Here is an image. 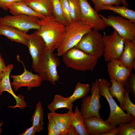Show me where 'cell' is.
Masks as SVG:
<instances>
[{
  "mask_svg": "<svg viewBox=\"0 0 135 135\" xmlns=\"http://www.w3.org/2000/svg\"><path fill=\"white\" fill-rule=\"evenodd\" d=\"M24 0H0V8L5 11L8 10V5L13 3L22 1Z\"/></svg>",
  "mask_w": 135,
  "mask_h": 135,
  "instance_id": "cell-36",
  "label": "cell"
},
{
  "mask_svg": "<svg viewBox=\"0 0 135 135\" xmlns=\"http://www.w3.org/2000/svg\"><path fill=\"white\" fill-rule=\"evenodd\" d=\"M70 124L75 128L79 135H88L85 128L84 120L78 106L75 108Z\"/></svg>",
  "mask_w": 135,
  "mask_h": 135,
  "instance_id": "cell-25",
  "label": "cell"
},
{
  "mask_svg": "<svg viewBox=\"0 0 135 135\" xmlns=\"http://www.w3.org/2000/svg\"><path fill=\"white\" fill-rule=\"evenodd\" d=\"M103 39V55L105 61L108 62L118 59L123 50L125 40L114 30L110 34L104 35Z\"/></svg>",
  "mask_w": 135,
  "mask_h": 135,
  "instance_id": "cell-10",
  "label": "cell"
},
{
  "mask_svg": "<svg viewBox=\"0 0 135 135\" xmlns=\"http://www.w3.org/2000/svg\"><path fill=\"white\" fill-rule=\"evenodd\" d=\"M130 91L127 89H126L124 93L125 98V103L124 106L122 108L124 111H126L127 114L132 115L135 117V104L131 101L129 94Z\"/></svg>",
  "mask_w": 135,
  "mask_h": 135,
  "instance_id": "cell-31",
  "label": "cell"
},
{
  "mask_svg": "<svg viewBox=\"0 0 135 135\" xmlns=\"http://www.w3.org/2000/svg\"><path fill=\"white\" fill-rule=\"evenodd\" d=\"M27 46L32 58V68L34 70L46 49V46L42 38L34 32L28 34Z\"/></svg>",
  "mask_w": 135,
  "mask_h": 135,
  "instance_id": "cell-13",
  "label": "cell"
},
{
  "mask_svg": "<svg viewBox=\"0 0 135 135\" xmlns=\"http://www.w3.org/2000/svg\"><path fill=\"white\" fill-rule=\"evenodd\" d=\"M38 24L40 28L34 32L42 38L46 48L54 52L57 48L64 36L66 26L53 14L40 19Z\"/></svg>",
  "mask_w": 135,
  "mask_h": 135,
  "instance_id": "cell-1",
  "label": "cell"
},
{
  "mask_svg": "<svg viewBox=\"0 0 135 135\" xmlns=\"http://www.w3.org/2000/svg\"><path fill=\"white\" fill-rule=\"evenodd\" d=\"M119 128L118 126L114 130L106 133L102 134L101 135H116L118 132Z\"/></svg>",
  "mask_w": 135,
  "mask_h": 135,
  "instance_id": "cell-40",
  "label": "cell"
},
{
  "mask_svg": "<svg viewBox=\"0 0 135 135\" xmlns=\"http://www.w3.org/2000/svg\"><path fill=\"white\" fill-rule=\"evenodd\" d=\"M60 64L56 54L46 48L38 66L34 70L43 80L49 81L54 85L60 78L57 70Z\"/></svg>",
  "mask_w": 135,
  "mask_h": 135,
  "instance_id": "cell-5",
  "label": "cell"
},
{
  "mask_svg": "<svg viewBox=\"0 0 135 135\" xmlns=\"http://www.w3.org/2000/svg\"><path fill=\"white\" fill-rule=\"evenodd\" d=\"M52 6L53 15L59 22L66 26L67 23L63 15L60 0H51Z\"/></svg>",
  "mask_w": 135,
  "mask_h": 135,
  "instance_id": "cell-30",
  "label": "cell"
},
{
  "mask_svg": "<svg viewBox=\"0 0 135 135\" xmlns=\"http://www.w3.org/2000/svg\"><path fill=\"white\" fill-rule=\"evenodd\" d=\"M6 66L0 53V72H3L6 68Z\"/></svg>",
  "mask_w": 135,
  "mask_h": 135,
  "instance_id": "cell-39",
  "label": "cell"
},
{
  "mask_svg": "<svg viewBox=\"0 0 135 135\" xmlns=\"http://www.w3.org/2000/svg\"><path fill=\"white\" fill-rule=\"evenodd\" d=\"M101 10H111L118 15L135 23V11L128 8L124 5L120 6L119 5H106L102 6Z\"/></svg>",
  "mask_w": 135,
  "mask_h": 135,
  "instance_id": "cell-23",
  "label": "cell"
},
{
  "mask_svg": "<svg viewBox=\"0 0 135 135\" xmlns=\"http://www.w3.org/2000/svg\"><path fill=\"white\" fill-rule=\"evenodd\" d=\"M74 112L72 109L69 110L66 113L60 114L55 112L48 114L52 118L54 121L62 130L63 135H66L68 130L71 124L70 121Z\"/></svg>",
  "mask_w": 135,
  "mask_h": 135,
  "instance_id": "cell-21",
  "label": "cell"
},
{
  "mask_svg": "<svg viewBox=\"0 0 135 135\" xmlns=\"http://www.w3.org/2000/svg\"><path fill=\"white\" fill-rule=\"evenodd\" d=\"M90 90V85L80 82L76 85L72 94L67 97L69 101L72 103L77 99L83 98L88 94Z\"/></svg>",
  "mask_w": 135,
  "mask_h": 135,
  "instance_id": "cell-27",
  "label": "cell"
},
{
  "mask_svg": "<svg viewBox=\"0 0 135 135\" xmlns=\"http://www.w3.org/2000/svg\"><path fill=\"white\" fill-rule=\"evenodd\" d=\"M99 15L106 26L112 27L125 40L135 39V23L119 15H110L106 17Z\"/></svg>",
  "mask_w": 135,
  "mask_h": 135,
  "instance_id": "cell-8",
  "label": "cell"
},
{
  "mask_svg": "<svg viewBox=\"0 0 135 135\" xmlns=\"http://www.w3.org/2000/svg\"><path fill=\"white\" fill-rule=\"evenodd\" d=\"M110 79L111 84L108 87V90L110 95L112 97L116 98L120 104V107L122 108L125 103L124 93L126 90L124 86L118 82L115 79Z\"/></svg>",
  "mask_w": 135,
  "mask_h": 135,
  "instance_id": "cell-22",
  "label": "cell"
},
{
  "mask_svg": "<svg viewBox=\"0 0 135 135\" xmlns=\"http://www.w3.org/2000/svg\"><path fill=\"white\" fill-rule=\"evenodd\" d=\"M135 39L132 41L125 40L123 50L118 58L127 68L132 71L135 62Z\"/></svg>",
  "mask_w": 135,
  "mask_h": 135,
  "instance_id": "cell-18",
  "label": "cell"
},
{
  "mask_svg": "<svg viewBox=\"0 0 135 135\" xmlns=\"http://www.w3.org/2000/svg\"><path fill=\"white\" fill-rule=\"evenodd\" d=\"M126 89L128 90L130 95L135 101V74L131 73L128 77L125 86Z\"/></svg>",
  "mask_w": 135,
  "mask_h": 135,
  "instance_id": "cell-34",
  "label": "cell"
},
{
  "mask_svg": "<svg viewBox=\"0 0 135 135\" xmlns=\"http://www.w3.org/2000/svg\"><path fill=\"white\" fill-rule=\"evenodd\" d=\"M122 2V4L123 5L125 6L126 7H128L129 6V4L126 0H121Z\"/></svg>",
  "mask_w": 135,
  "mask_h": 135,
  "instance_id": "cell-41",
  "label": "cell"
},
{
  "mask_svg": "<svg viewBox=\"0 0 135 135\" xmlns=\"http://www.w3.org/2000/svg\"><path fill=\"white\" fill-rule=\"evenodd\" d=\"M13 67L12 64H8L2 72V78L0 82V96L2 95L4 92L7 91L13 96L16 102L15 106H10L9 107L12 108L18 107L22 110L27 106L26 102L24 101V98L23 96L19 94L17 96L14 93L10 82L9 76Z\"/></svg>",
  "mask_w": 135,
  "mask_h": 135,
  "instance_id": "cell-14",
  "label": "cell"
},
{
  "mask_svg": "<svg viewBox=\"0 0 135 135\" xmlns=\"http://www.w3.org/2000/svg\"><path fill=\"white\" fill-rule=\"evenodd\" d=\"M3 123L2 122H0V135L2 133V130L1 128V126L2 125Z\"/></svg>",
  "mask_w": 135,
  "mask_h": 135,
  "instance_id": "cell-42",
  "label": "cell"
},
{
  "mask_svg": "<svg viewBox=\"0 0 135 135\" xmlns=\"http://www.w3.org/2000/svg\"><path fill=\"white\" fill-rule=\"evenodd\" d=\"M24 1L35 12L43 16L53 14L51 0H24Z\"/></svg>",
  "mask_w": 135,
  "mask_h": 135,
  "instance_id": "cell-19",
  "label": "cell"
},
{
  "mask_svg": "<svg viewBox=\"0 0 135 135\" xmlns=\"http://www.w3.org/2000/svg\"><path fill=\"white\" fill-rule=\"evenodd\" d=\"M0 35L6 36L12 41L27 46L28 34L27 32L12 26L0 24Z\"/></svg>",
  "mask_w": 135,
  "mask_h": 135,
  "instance_id": "cell-17",
  "label": "cell"
},
{
  "mask_svg": "<svg viewBox=\"0 0 135 135\" xmlns=\"http://www.w3.org/2000/svg\"><path fill=\"white\" fill-rule=\"evenodd\" d=\"M100 94L107 101L110 108L109 116L105 121L108 124L116 127L120 124L128 123L135 120V117L124 112L110 95L108 87L111 83L104 78L99 79Z\"/></svg>",
  "mask_w": 135,
  "mask_h": 135,
  "instance_id": "cell-2",
  "label": "cell"
},
{
  "mask_svg": "<svg viewBox=\"0 0 135 135\" xmlns=\"http://www.w3.org/2000/svg\"><path fill=\"white\" fill-rule=\"evenodd\" d=\"M40 19L36 16L25 14L7 15L0 17V24L12 26L27 33L30 30L39 29Z\"/></svg>",
  "mask_w": 135,
  "mask_h": 135,
  "instance_id": "cell-9",
  "label": "cell"
},
{
  "mask_svg": "<svg viewBox=\"0 0 135 135\" xmlns=\"http://www.w3.org/2000/svg\"><path fill=\"white\" fill-rule=\"evenodd\" d=\"M84 122L88 135H101L110 131L116 127L107 124L101 118L95 116L84 120Z\"/></svg>",
  "mask_w": 135,
  "mask_h": 135,
  "instance_id": "cell-15",
  "label": "cell"
},
{
  "mask_svg": "<svg viewBox=\"0 0 135 135\" xmlns=\"http://www.w3.org/2000/svg\"><path fill=\"white\" fill-rule=\"evenodd\" d=\"M62 10L64 18L67 24L72 22L68 0H60Z\"/></svg>",
  "mask_w": 135,
  "mask_h": 135,
  "instance_id": "cell-35",
  "label": "cell"
},
{
  "mask_svg": "<svg viewBox=\"0 0 135 135\" xmlns=\"http://www.w3.org/2000/svg\"><path fill=\"white\" fill-rule=\"evenodd\" d=\"M66 66L81 71L92 70L96 66L98 59L74 47L67 50L62 55Z\"/></svg>",
  "mask_w": 135,
  "mask_h": 135,
  "instance_id": "cell-4",
  "label": "cell"
},
{
  "mask_svg": "<svg viewBox=\"0 0 135 135\" xmlns=\"http://www.w3.org/2000/svg\"><path fill=\"white\" fill-rule=\"evenodd\" d=\"M75 128L71 124L69 126L66 135H79Z\"/></svg>",
  "mask_w": 135,
  "mask_h": 135,
  "instance_id": "cell-38",
  "label": "cell"
},
{
  "mask_svg": "<svg viewBox=\"0 0 135 135\" xmlns=\"http://www.w3.org/2000/svg\"><path fill=\"white\" fill-rule=\"evenodd\" d=\"M17 58L18 60L22 64L24 70L20 74L10 76L13 80L11 84L14 90L16 92L23 86L27 87L28 90L32 88L40 86L43 81L41 76L38 74H34L27 70L23 62L20 59L19 56H17Z\"/></svg>",
  "mask_w": 135,
  "mask_h": 135,
  "instance_id": "cell-11",
  "label": "cell"
},
{
  "mask_svg": "<svg viewBox=\"0 0 135 135\" xmlns=\"http://www.w3.org/2000/svg\"><path fill=\"white\" fill-rule=\"evenodd\" d=\"M48 135H63L62 132L52 117L48 114Z\"/></svg>",
  "mask_w": 135,
  "mask_h": 135,
  "instance_id": "cell-33",
  "label": "cell"
},
{
  "mask_svg": "<svg viewBox=\"0 0 135 135\" xmlns=\"http://www.w3.org/2000/svg\"><path fill=\"white\" fill-rule=\"evenodd\" d=\"M44 108L42 102L39 101L31 120L32 125L34 127L36 132H40L44 130Z\"/></svg>",
  "mask_w": 135,
  "mask_h": 135,
  "instance_id": "cell-24",
  "label": "cell"
},
{
  "mask_svg": "<svg viewBox=\"0 0 135 135\" xmlns=\"http://www.w3.org/2000/svg\"><path fill=\"white\" fill-rule=\"evenodd\" d=\"M72 22L80 20V8L78 0H68Z\"/></svg>",
  "mask_w": 135,
  "mask_h": 135,
  "instance_id": "cell-28",
  "label": "cell"
},
{
  "mask_svg": "<svg viewBox=\"0 0 135 135\" xmlns=\"http://www.w3.org/2000/svg\"><path fill=\"white\" fill-rule=\"evenodd\" d=\"M94 4V10L98 12L101 10V8L104 5L111 4L118 6L122 4L121 0H90Z\"/></svg>",
  "mask_w": 135,
  "mask_h": 135,
  "instance_id": "cell-32",
  "label": "cell"
},
{
  "mask_svg": "<svg viewBox=\"0 0 135 135\" xmlns=\"http://www.w3.org/2000/svg\"><path fill=\"white\" fill-rule=\"evenodd\" d=\"M92 28V26L81 20L68 24L65 26L64 36L56 49L57 56H62L67 50L74 47Z\"/></svg>",
  "mask_w": 135,
  "mask_h": 135,
  "instance_id": "cell-3",
  "label": "cell"
},
{
  "mask_svg": "<svg viewBox=\"0 0 135 135\" xmlns=\"http://www.w3.org/2000/svg\"><path fill=\"white\" fill-rule=\"evenodd\" d=\"M107 71L110 79L113 78L124 86L131 71L125 67L118 59L107 62Z\"/></svg>",
  "mask_w": 135,
  "mask_h": 135,
  "instance_id": "cell-16",
  "label": "cell"
},
{
  "mask_svg": "<svg viewBox=\"0 0 135 135\" xmlns=\"http://www.w3.org/2000/svg\"><path fill=\"white\" fill-rule=\"evenodd\" d=\"M2 72H0V82L2 80Z\"/></svg>",
  "mask_w": 135,
  "mask_h": 135,
  "instance_id": "cell-43",
  "label": "cell"
},
{
  "mask_svg": "<svg viewBox=\"0 0 135 135\" xmlns=\"http://www.w3.org/2000/svg\"><path fill=\"white\" fill-rule=\"evenodd\" d=\"M91 95L86 96L82 100L80 112L84 120L95 116L100 118L99 110L101 108L100 102L99 79L97 78L92 83Z\"/></svg>",
  "mask_w": 135,
  "mask_h": 135,
  "instance_id": "cell-7",
  "label": "cell"
},
{
  "mask_svg": "<svg viewBox=\"0 0 135 135\" xmlns=\"http://www.w3.org/2000/svg\"><path fill=\"white\" fill-rule=\"evenodd\" d=\"M74 47L99 59L103 55V36L99 31L92 29L85 34Z\"/></svg>",
  "mask_w": 135,
  "mask_h": 135,
  "instance_id": "cell-6",
  "label": "cell"
},
{
  "mask_svg": "<svg viewBox=\"0 0 135 135\" xmlns=\"http://www.w3.org/2000/svg\"><path fill=\"white\" fill-rule=\"evenodd\" d=\"M72 103L70 102L67 98H65L58 94L54 96L53 101L47 106V108L51 112H55L57 110L62 108L72 109Z\"/></svg>",
  "mask_w": 135,
  "mask_h": 135,
  "instance_id": "cell-26",
  "label": "cell"
},
{
  "mask_svg": "<svg viewBox=\"0 0 135 135\" xmlns=\"http://www.w3.org/2000/svg\"><path fill=\"white\" fill-rule=\"evenodd\" d=\"M36 132V131L34 126H32L30 128H27L26 131L22 134H19L20 135H34Z\"/></svg>",
  "mask_w": 135,
  "mask_h": 135,
  "instance_id": "cell-37",
  "label": "cell"
},
{
  "mask_svg": "<svg viewBox=\"0 0 135 135\" xmlns=\"http://www.w3.org/2000/svg\"><path fill=\"white\" fill-rule=\"evenodd\" d=\"M119 129L116 135H135V120L118 125Z\"/></svg>",
  "mask_w": 135,
  "mask_h": 135,
  "instance_id": "cell-29",
  "label": "cell"
},
{
  "mask_svg": "<svg viewBox=\"0 0 135 135\" xmlns=\"http://www.w3.org/2000/svg\"><path fill=\"white\" fill-rule=\"evenodd\" d=\"M7 7L10 12L13 15L25 14L36 16L40 19L44 17L35 12L26 4L24 0L22 1L10 4Z\"/></svg>",
  "mask_w": 135,
  "mask_h": 135,
  "instance_id": "cell-20",
  "label": "cell"
},
{
  "mask_svg": "<svg viewBox=\"0 0 135 135\" xmlns=\"http://www.w3.org/2000/svg\"><path fill=\"white\" fill-rule=\"evenodd\" d=\"M80 20L92 26V29L104 30L106 26L99 14L90 4L87 0H78Z\"/></svg>",
  "mask_w": 135,
  "mask_h": 135,
  "instance_id": "cell-12",
  "label": "cell"
}]
</instances>
